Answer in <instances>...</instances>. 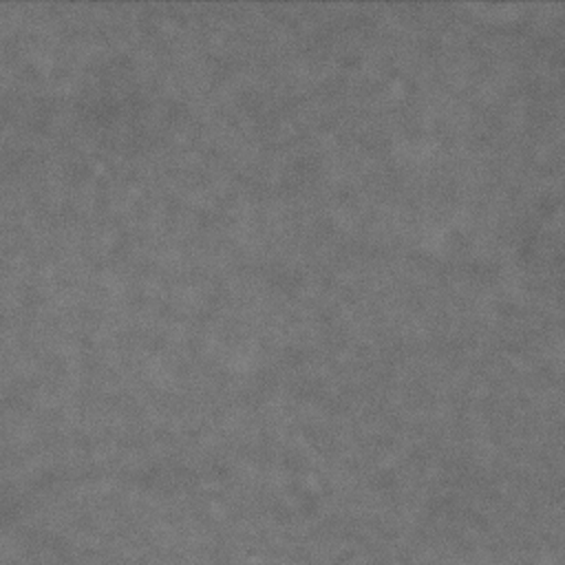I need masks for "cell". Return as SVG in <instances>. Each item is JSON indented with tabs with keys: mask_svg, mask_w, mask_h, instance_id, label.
Returning a JSON list of instances; mask_svg holds the SVG:
<instances>
[]
</instances>
